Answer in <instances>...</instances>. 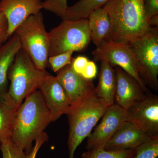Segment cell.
I'll list each match as a JSON object with an SVG mask.
<instances>
[{
  "label": "cell",
  "mask_w": 158,
  "mask_h": 158,
  "mask_svg": "<svg viewBox=\"0 0 158 158\" xmlns=\"http://www.w3.org/2000/svg\"><path fill=\"white\" fill-rule=\"evenodd\" d=\"M52 122L40 90H35L16 111L11 141L27 155L33 149V142L45 134L44 131Z\"/></svg>",
  "instance_id": "obj_1"
},
{
  "label": "cell",
  "mask_w": 158,
  "mask_h": 158,
  "mask_svg": "<svg viewBox=\"0 0 158 158\" xmlns=\"http://www.w3.org/2000/svg\"><path fill=\"white\" fill-rule=\"evenodd\" d=\"M102 7L112 23L109 40L130 44L152 27L144 11V0H109Z\"/></svg>",
  "instance_id": "obj_2"
},
{
  "label": "cell",
  "mask_w": 158,
  "mask_h": 158,
  "mask_svg": "<svg viewBox=\"0 0 158 158\" xmlns=\"http://www.w3.org/2000/svg\"><path fill=\"white\" fill-rule=\"evenodd\" d=\"M49 74L46 70L38 69L31 57L21 48L8 72L10 84L5 98L6 102L11 108L17 110L27 97L39 90Z\"/></svg>",
  "instance_id": "obj_3"
},
{
  "label": "cell",
  "mask_w": 158,
  "mask_h": 158,
  "mask_svg": "<svg viewBox=\"0 0 158 158\" xmlns=\"http://www.w3.org/2000/svg\"><path fill=\"white\" fill-rule=\"evenodd\" d=\"M110 106L94 91L81 102L70 107L66 114L69 123V158H74L77 148L89 136Z\"/></svg>",
  "instance_id": "obj_4"
},
{
  "label": "cell",
  "mask_w": 158,
  "mask_h": 158,
  "mask_svg": "<svg viewBox=\"0 0 158 158\" xmlns=\"http://www.w3.org/2000/svg\"><path fill=\"white\" fill-rule=\"evenodd\" d=\"M14 33L18 37L21 48L31 57L36 67L46 70L49 65V41L42 12L29 16Z\"/></svg>",
  "instance_id": "obj_5"
},
{
  "label": "cell",
  "mask_w": 158,
  "mask_h": 158,
  "mask_svg": "<svg viewBox=\"0 0 158 158\" xmlns=\"http://www.w3.org/2000/svg\"><path fill=\"white\" fill-rule=\"evenodd\" d=\"M49 57L72 51L83 52L91 41L88 19L62 20L59 26L48 32Z\"/></svg>",
  "instance_id": "obj_6"
},
{
  "label": "cell",
  "mask_w": 158,
  "mask_h": 158,
  "mask_svg": "<svg viewBox=\"0 0 158 158\" xmlns=\"http://www.w3.org/2000/svg\"><path fill=\"white\" fill-rule=\"evenodd\" d=\"M158 27H152L129 45L135 58L139 76L145 85L158 89Z\"/></svg>",
  "instance_id": "obj_7"
},
{
  "label": "cell",
  "mask_w": 158,
  "mask_h": 158,
  "mask_svg": "<svg viewBox=\"0 0 158 158\" xmlns=\"http://www.w3.org/2000/svg\"><path fill=\"white\" fill-rule=\"evenodd\" d=\"M92 54L95 62L106 60L113 68L120 67L135 79L144 93L150 92L138 74L135 58L129 44L111 40H104Z\"/></svg>",
  "instance_id": "obj_8"
},
{
  "label": "cell",
  "mask_w": 158,
  "mask_h": 158,
  "mask_svg": "<svg viewBox=\"0 0 158 158\" xmlns=\"http://www.w3.org/2000/svg\"><path fill=\"white\" fill-rule=\"evenodd\" d=\"M101 121L87 137V150L104 149L105 145L126 120V110L115 103L107 108Z\"/></svg>",
  "instance_id": "obj_9"
},
{
  "label": "cell",
  "mask_w": 158,
  "mask_h": 158,
  "mask_svg": "<svg viewBox=\"0 0 158 158\" xmlns=\"http://www.w3.org/2000/svg\"><path fill=\"white\" fill-rule=\"evenodd\" d=\"M126 120L132 122L151 137L158 136V97L151 92L126 110Z\"/></svg>",
  "instance_id": "obj_10"
},
{
  "label": "cell",
  "mask_w": 158,
  "mask_h": 158,
  "mask_svg": "<svg viewBox=\"0 0 158 158\" xmlns=\"http://www.w3.org/2000/svg\"><path fill=\"white\" fill-rule=\"evenodd\" d=\"M56 77L66 91L71 106L81 102L95 90L93 80L85 78L76 72L71 63L57 72Z\"/></svg>",
  "instance_id": "obj_11"
},
{
  "label": "cell",
  "mask_w": 158,
  "mask_h": 158,
  "mask_svg": "<svg viewBox=\"0 0 158 158\" xmlns=\"http://www.w3.org/2000/svg\"><path fill=\"white\" fill-rule=\"evenodd\" d=\"M39 90L50 113L52 122L66 114L71 107L70 100L56 77L48 75Z\"/></svg>",
  "instance_id": "obj_12"
},
{
  "label": "cell",
  "mask_w": 158,
  "mask_h": 158,
  "mask_svg": "<svg viewBox=\"0 0 158 158\" xmlns=\"http://www.w3.org/2000/svg\"><path fill=\"white\" fill-rule=\"evenodd\" d=\"M42 2L41 0H1L0 11L7 19L9 38L26 19L40 11Z\"/></svg>",
  "instance_id": "obj_13"
},
{
  "label": "cell",
  "mask_w": 158,
  "mask_h": 158,
  "mask_svg": "<svg viewBox=\"0 0 158 158\" xmlns=\"http://www.w3.org/2000/svg\"><path fill=\"white\" fill-rule=\"evenodd\" d=\"M151 138L135 123L126 120L107 142L104 149L116 151L136 149Z\"/></svg>",
  "instance_id": "obj_14"
},
{
  "label": "cell",
  "mask_w": 158,
  "mask_h": 158,
  "mask_svg": "<svg viewBox=\"0 0 158 158\" xmlns=\"http://www.w3.org/2000/svg\"><path fill=\"white\" fill-rule=\"evenodd\" d=\"M114 68L116 75L114 103L127 110L144 98L146 93L131 75L118 66Z\"/></svg>",
  "instance_id": "obj_15"
},
{
  "label": "cell",
  "mask_w": 158,
  "mask_h": 158,
  "mask_svg": "<svg viewBox=\"0 0 158 158\" xmlns=\"http://www.w3.org/2000/svg\"><path fill=\"white\" fill-rule=\"evenodd\" d=\"M21 48L19 39L15 33L0 47V99L5 98L8 92V72L15 57Z\"/></svg>",
  "instance_id": "obj_16"
},
{
  "label": "cell",
  "mask_w": 158,
  "mask_h": 158,
  "mask_svg": "<svg viewBox=\"0 0 158 158\" xmlns=\"http://www.w3.org/2000/svg\"><path fill=\"white\" fill-rule=\"evenodd\" d=\"M88 19L91 41L97 47L110 38L112 31L111 20L103 7L91 12Z\"/></svg>",
  "instance_id": "obj_17"
},
{
  "label": "cell",
  "mask_w": 158,
  "mask_h": 158,
  "mask_svg": "<svg viewBox=\"0 0 158 158\" xmlns=\"http://www.w3.org/2000/svg\"><path fill=\"white\" fill-rule=\"evenodd\" d=\"M98 84L94 93L99 98L109 105L114 103L116 86V75L115 68L106 60L100 61Z\"/></svg>",
  "instance_id": "obj_18"
},
{
  "label": "cell",
  "mask_w": 158,
  "mask_h": 158,
  "mask_svg": "<svg viewBox=\"0 0 158 158\" xmlns=\"http://www.w3.org/2000/svg\"><path fill=\"white\" fill-rule=\"evenodd\" d=\"M109 0H80L68 7L62 20H78L88 19L90 13L102 7Z\"/></svg>",
  "instance_id": "obj_19"
},
{
  "label": "cell",
  "mask_w": 158,
  "mask_h": 158,
  "mask_svg": "<svg viewBox=\"0 0 158 158\" xmlns=\"http://www.w3.org/2000/svg\"><path fill=\"white\" fill-rule=\"evenodd\" d=\"M17 110L10 107L5 98L0 99V143L11 139Z\"/></svg>",
  "instance_id": "obj_20"
},
{
  "label": "cell",
  "mask_w": 158,
  "mask_h": 158,
  "mask_svg": "<svg viewBox=\"0 0 158 158\" xmlns=\"http://www.w3.org/2000/svg\"><path fill=\"white\" fill-rule=\"evenodd\" d=\"M136 149L109 151L104 149L88 150L82 155L83 158H135Z\"/></svg>",
  "instance_id": "obj_21"
},
{
  "label": "cell",
  "mask_w": 158,
  "mask_h": 158,
  "mask_svg": "<svg viewBox=\"0 0 158 158\" xmlns=\"http://www.w3.org/2000/svg\"><path fill=\"white\" fill-rule=\"evenodd\" d=\"M158 156V136L152 137L136 149L135 158H156Z\"/></svg>",
  "instance_id": "obj_22"
},
{
  "label": "cell",
  "mask_w": 158,
  "mask_h": 158,
  "mask_svg": "<svg viewBox=\"0 0 158 158\" xmlns=\"http://www.w3.org/2000/svg\"><path fill=\"white\" fill-rule=\"evenodd\" d=\"M73 52L69 51L48 58L49 65H51L54 72H57L66 65L71 63Z\"/></svg>",
  "instance_id": "obj_23"
},
{
  "label": "cell",
  "mask_w": 158,
  "mask_h": 158,
  "mask_svg": "<svg viewBox=\"0 0 158 158\" xmlns=\"http://www.w3.org/2000/svg\"><path fill=\"white\" fill-rule=\"evenodd\" d=\"M2 158H27L25 152L16 146L11 139L1 143Z\"/></svg>",
  "instance_id": "obj_24"
},
{
  "label": "cell",
  "mask_w": 158,
  "mask_h": 158,
  "mask_svg": "<svg viewBox=\"0 0 158 158\" xmlns=\"http://www.w3.org/2000/svg\"><path fill=\"white\" fill-rule=\"evenodd\" d=\"M68 7L67 0H44L42 2L43 9L56 14L62 19Z\"/></svg>",
  "instance_id": "obj_25"
},
{
  "label": "cell",
  "mask_w": 158,
  "mask_h": 158,
  "mask_svg": "<svg viewBox=\"0 0 158 158\" xmlns=\"http://www.w3.org/2000/svg\"><path fill=\"white\" fill-rule=\"evenodd\" d=\"M8 30L7 19L4 14L0 11V47L9 38Z\"/></svg>",
  "instance_id": "obj_26"
},
{
  "label": "cell",
  "mask_w": 158,
  "mask_h": 158,
  "mask_svg": "<svg viewBox=\"0 0 158 158\" xmlns=\"http://www.w3.org/2000/svg\"><path fill=\"white\" fill-rule=\"evenodd\" d=\"M144 7L148 19L158 14V0H144Z\"/></svg>",
  "instance_id": "obj_27"
},
{
  "label": "cell",
  "mask_w": 158,
  "mask_h": 158,
  "mask_svg": "<svg viewBox=\"0 0 158 158\" xmlns=\"http://www.w3.org/2000/svg\"><path fill=\"white\" fill-rule=\"evenodd\" d=\"M89 61L88 58L85 56H80L73 58L71 62L73 69L77 73L81 75Z\"/></svg>",
  "instance_id": "obj_28"
},
{
  "label": "cell",
  "mask_w": 158,
  "mask_h": 158,
  "mask_svg": "<svg viewBox=\"0 0 158 158\" xmlns=\"http://www.w3.org/2000/svg\"><path fill=\"white\" fill-rule=\"evenodd\" d=\"M97 69L95 63L89 61L81 75L85 78L93 80L96 76Z\"/></svg>",
  "instance_id": "obj_29"
},
{
  "label": "cell",
  "mask_w": 158,
  "mask_h": 158,
  "mask_svg": "<svg viewBox=\"0 0 158 158\" xmlns=\"http://www.w3.org/2000/svg\"><path fill=\"white\" fill-rule=\"evenodd\" d=\"M149 23L151 27H158V14L150 18Z\"/></svg>",
  "instance_id": "obj_30"
},
{
  "label": "cell",
  "mask_w": 158,
  "mask_h": 158,
  "mask_svg": "<svg viewBox=\"0 0 158 158\" xmlns=\"http://www.w3.org/2000/svg\"><path fill=\"white\" fill-rule=\"evenodd\" d=\"M0 146H1V143H0Z\"/></svg>",
  "instance_id": "obj_31"
}]
</instances>
